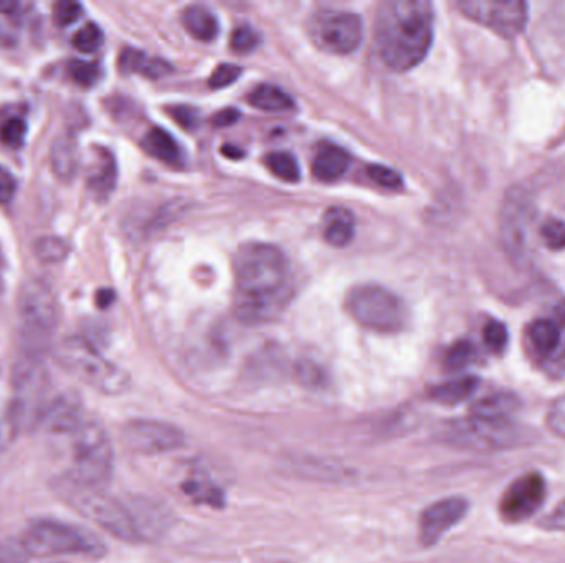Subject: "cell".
Listing matches in <instances>:
<instances>
[{
  "label": "cell",
  "instance_id": "cell-1",
  "mask_svg": "<svg viewBox=\"0 0 565 563\" xmlns=\"http://www.w3.org/2000/svg\"><path fill=\"white\" fill-rule=\"evenodd\" d=\"M235 314L247 324L270 322L293 296L291 266L283 251L268 243H247L233 258Z\"/></svg>",
  "mask_w": 565,
  "mask_h": 563
},
{
  "label": "cell",
  "instance_id": "cell-2",
  "mask_svg": "<svg viewBox=\"0 0 565 563\" xmlns=\"http://www.w3.org/2000/svg\"><path fill=\"white\" fill-rule=\"evenodd\" d=\"M433 7L425 0H389L376 17V50L390 70L409 71L427 57L433 42Z\"/></svg>",
  "mask_w": 565,
  "mask_h": 563
},
{
  "label": "cell",
  "instance_id": "cell-3",
  "mask_svg": "<svg viewBox=\"0 0 565 563\" xmlns=\"http://www.w3.org/2000/svg\"><path fill=\"white\" fill-rule=\"evenodd\" d=\"M52 488L68 506H72L76 512H80L81 516L98 524L101 529L110 532L116 539L133 544L143 539L133 511H129L124 504L103 493V489L78 483L68 474L53 479Z\"/></svg>",
  "mask_w": 565,
  "mask_h": 563
},
{
  "label": "cell",
  "instance_id": "cell-4",
  "mask_svg": "<svg viewBox=\"0 0 565 563\" xmlns=\"http://www.w3.org/2000/svg\"><path fill=\"white\" fill-rule=\"evenodd\" d=\"M72 469L67 473L78 483L101 488L110 481L114 468L113 445L100 423L86 417L68 435Z\"/></svg>",
  "mask_w": 565,
  "mask_h": 563
},
{
  "label": "cell",
  "instance_id": "cell-5",
  "mask_svg": "<svg viewBox=\"0 0 565 563\" xmlns=\"http://www.w3.org/2000/svg\"><path fill=\"white\" fill-rule=\"evenodd\" d=\"M20 540L30 557L83 555L91 559H100L106 554V545L98 535L75 524L52 521V519H43L30 524Z\"/></svg>",
  "mask_w": 565,
  "mask_h": 563
},
{
  "label": "cell",
  "instance_id": "cell-6",
  "mask_svg": "<svg viewBox=\"0 0 565 563\" xmlns=\"http://www.w3.org/2000/svg\"><path fill=\"white\" fill-rule=\"evenodd\" d=\"M442 438L461 450L491 453L524 445L528 441V431L509 420L468 417L445 425Z\"/></svg>",
  "mask_w": 565,
  "mask_h": 563
},
{
  "label": "cell",
  "instance_id": "cell-7",
  "mask_svg": "<svg viewBox=\"0 0 565 563\" xmlns=\"http://www.w3.org/2000/svg\"><path fill=\"white\" fill-rule=\"evenodd\" d=\"M57 359L75 375L76 379L96 388L98 392L116 395L123 393L129 385L126 372L101 357L88 342L80 337H68L58 346Z\"/></svg>",
  "mask_w": 565,
  "mask_h": 563
},
{
  "label": "cell",
  "instance_id": "cell-8",
  "mask_svg": "<svg viewBox=\"0 0 565 563\" xmlns=\"http://www.w3.org/2000/svg\"><path fill=\"white\" fill-rule=\"evenodd\" d=\"M346 308L361 326L382 334L404 329L409 319L404 303L379 284H361L347 294Z\"/></svg>",
  "mask_w": 565,
  "mask_h": 563
},
{
  "label": "cell",
  "instance_id": "cell-9",
  "mask_svg": "<svg viewBox=\"0 0 565 563\" xmlns=\"http://www.w3.org/2000/svg\"><path fill=\"white\" fill-rule=\"evenodd\" d=\"M311 42L329 55H349L356 52L364 37L362 22L346 10H318L309 19Z\"/></svg>",
  "mask_w": 565,
  "mask_h": 563
},
{
  "label": "cell",
  "instance_id": "cell-10",
  "mask_svg": "<svg viewBox=\"0 0 565 563\" xmlns=\"http://www.w3.org/2000/svg\"><path fill=\"white\" fill-rule=\"evenodd\" d=\"M461 14L485 25L503 38H514L528 24V4L521 0H465L458 4Z\"/></svg>",
  "mask_w": 565,
  "mask_h": 563
},
{
  "label": "cell",
  "instance_id": "cell-11",
  "mask_svg": "<svg viewBox=\"0 0 565 563\" xmlns=\"http://www.w3.org/2000/svg\"><path fill=\"white\" fill-rule=\"evenodd\" d=\"M546 481L532 471L514 479L499 501V516L508 524H519L536 514L546 499Z\"/></svg>",
  "mask_w": 565,
  "mask_h": 563
},
{
  "label": "cell",
  "instance_id": "cell-12",
  "mask_svg": "<svg viewBox=\"0 0 565 563\" xmlns=\"http://www.w3.org/2000/svg\"><path fill=\"white\" fill-rule=\"evenodd\" d=\"M124 440L136 453L156 455L182 446L184 435L179 428L169 423L133 420L124 428Z\"/></svg>",
  "mask_w": 565,
  "mask_h": 563
},
{
  "label": "cell",
  "instance_id": "cell-13",
  "mask_svg": "<svg viewBox=\"0 0 565 563\" xmlns=\"http://www.w3.org/2000/svg\"><path fill=\"white\" fill-rule=\"evenodd\" d=\"M20 317L27 331L47 334L58 321L57 299L52 289L40 281H30L20 291Z\"/></svg>",
  "mask_w": 565,
  "mask_h": 563
},
{
  "label": "cell",
  "instance_id": "cell-14",
  "mask_svg": "<svg viewBox=\"0 0 565 563\" xmlns=\"http://www.w3.org/2000/svg\"><path fill=\"white\" fill-rule=\"evenodd\" d=\"M470 506L463 497H447L442 501L435 502L428 506L420 516V544L423 547H432L447 534L448 530L463 521Z\"/></svg>",
  "mask_w": 565,
  "mask_h": 563
},
{
  "label": "cell",
  "instance_id": "cell-15",
  "mask_svg": "<svg viewBox=\"0 0 565 563\" xmlns=\"http://www.w3.org/2000/svg\"><path fill=\"white\" fill-rule=\"evenodd\" d=\"M85 418L80 398L67 393L47 405L40 422L50 435L68 436Z\"/></svg>",
  "mask_w": 565,
  "mask_h": 563
},
{
  "label": "cell",
  "instance_id": "cell-16",
  "mask_svg": "<svg viewBox=\"0 0 565 563\" xmlns=\"http://www.w3.org/2000/svg\"><path fill=\"white\" fill-rule=\"evenodd\" d=\"M519 197L514 192V197H508L503 209V233L506 242L514 251H521L524 247V233L529 227V202Z\"/></svg>",
  "mask_w": 565,
  "mask_h": 563
},
{
  "label": "cell",
  "instance_id": "cell-17",
  "mask_svg": "<svg viewBox=\"0 0 565 563\" xmlns=\"http://www.w3.org/2000/svg\"><path fill=\"white\" fill-rule=\"evenodd\" d=\"M143 147L148 154L156 157L157 161L164 162L167 166L179 169L186 162V156H184V151L179 146V142L164 129L152 128L151 131H148L143 139Z\"/></svg>",
  "mask_w": 565,
  "mask_h": 563
},
{
  "label": "cell",
  "instance_id": "cell-18",
  "mask_svg": "<svg viewBox=\"0 0 565 563\" xmlns=\"http://www.w3.org/2000/svg\"><path fill=\"white\" fill-rule=\"evenodd\" d=\"M351 157L342 147L323 146L314 156L313 176L321 182H336L346 174Z\"/></svg>",
  "mask_w": 565,
  "mask_h": 563
},
{
  "label": "cell",
  "instance_id": "cell-19",
  "mask_svg": "<svg viewBox=\"0 0 565 563\" xmlns=\"http://www.w3.org/2000/svg\"><path fill=\"white\" fill-rule=\"evenodd\" d=\"M119 68L124 73H139V75L159 80L162 76H167L172 71L171 65L162 58L148 57L146 53L126 48L119 57Z\"/></svg>",
  "mask_w": 565,
  "mask_h": 563
},
{
  "label": "cell",
  "instance_id": "cell-20",
  "mask_svg": "<svg viewBox=\"0 0 565 563\" xmlns=\"http://www.w3.org/2000/svg\"><path fill=\"white\" fill-rule=\"evenodd\" d=\"M529 342L542 362L556 354L562 346L561 329L552 319H536L528 329Z\"/></svg>",
  "mask_w": 565,
  "mask_h": 563
},
{
  "label": "cell",
  "instance_id": "cell-21",
  "mask_svg": "<svg viewBox=\"0 0 565 563\" xmlns=\"http://www.w3.org/2000/svg\"><path fill=\"white\" fill-rule=\"evenodd\" d=\"M519 408H521V400L514 393H493L490 397L481 398L471 407V417L483 418V420H509Z\"/></svg>",
  "mask_w": 565,
  "mask_h": 563
},
{
  "label": "cell",
  "instance_id": "cell-22",
  "mask_svg": "<svg viewBox=\"0 0 565 563\" xmlns=\"http://www.w3.org/2000/svg\"><path fill=\"white\" fill-rule=\"evenodd\" d=\"M182 24L195 40L212 42L219 35V20L204 5H190L182 12Z\"/></svg>",
  "mask_w": 565,
  "mask_h": 563
},
{
  "label": "cell",
  "instance_id": "cell-23",
  "mask_svg": "<svg viewBox=\"0 0 565 563\" xmlns=\"http://www.w3.org/2000/svg\"><path fill=\"white\" fill-rule=\"evenodd\" d=\"M95 159V166L91 167L90 176H88V187L96 197L105 199L113 192L114 184H116V162H114L113 154L101 147L96 149Z\"/></svg>",
  "mask_w": 565,
  "mask_h": 563
},
{
  "label": "cell",
  "instance_id": "cell-24",
  "mask_svg": "<svg viewBox=\"0 0 565 563\" xmlns=\"http://www.w3.org/2000/svg\"><path fill=\"white\" fill-rule=\"evenodd\" d=\"M356 230V220L351 210L334 207L324 217V240L333 247H346Z\"/></svg>",
  "mask_w": 565,
  "mask_h": 563
},
{
  "label": "cell",
  "instance_id": "cell-25",
  "mask_svg": "<svg viewBox=\"0 0 565 563\" xmlns=\"http://www.w3.org/2000/svg\"><path fill=\"white\" fill-rule=\"evenodd\" d=\"M478 385H480V380L468 375V377L450 380V382L433 387L430 390V398L443 405H456V403L468 400L476 392Z\"/></svg>",
  "mask_w": 565,
  "mask_h": 563
},
{
  "label": "cell",
  "instance_id": "cell-26",
  "mask_svg": "<svg viewBox=\"0 0 565 563\" xmlns=\"http://www.w3.org/2000/svg\"><path fill=\"white\" fill-rule=\"evenodd\" d=\"M248 103L253 108L263 109V111H290L295 108V101L286 91L281 90L275 85H260L248 96Z\"/></svg>",
  "mask_w": 565,
  "mask_h": 563
},
{
  "label": "cell",
  "instance_id": "cell-27",
  "mask_svg": "<svg viewBox=\"0 0 565 563\" xmlns=\"http://www.w3.org/2000/svg\"><path fill=\"white\" fill-rule=\"evenodd\" d=\"M265 164L273 176L285 182H298L300 180V166L290 152H271L265 157Z\"/></svg>",
  "mask_w": 565,
  "mask_h": 563
},
{
  "label": "cell",
  "instance_id": "cell-28",
  "mask_svg": "<svg viewBox=\"0 0 565 563\" xmlns=\"http://www.w3.org/2000/svg\"><path fill=\"white\" fill-rule=\"evenodd\" d=\"M76 167L75 144L72 139L63 138L53 147V169L63 179L73 176Z\"/></svg>",
  "mask_w": 565,
  "mask_h": 563
},
{
  "label": "cell",
  "instance_id": "cell-29",
  "mask_svg": "<svg viewBox=\"0 0 565 563\" xmlns=\"http://www.w3.org/2000/svg\"><path fill=\"white\" fill-rule=\"evenodd\" d=\"M483 341L493 354H503L509 342L508 327L504 322L491 319L483 329Z\"/></svg>",
  "mask_w": 565,
  "mask_h": 563
},
{
  "label": "cell",
  "instance_id": "cell-30",
  "mask_svg": "<svg viewBox=\"0 0 565 563\" xmlns=\"http://www.w3.org/2000/svg\"><path fill=\"white\" fill-rule=\"evenodd\" d=\"M541 238L549 250L561 251L565 248V222L561 218L551 217L541 225Z\"/></svg>",
  "mask_w": 565,
  "mask_h": 563
},
{
  "label": "cell",
  "instance_id": "cell-31",
  "mask_svg": "<svg viewBox=\"0 0 565 563\" xmlns=\"http://www.w3.org/2000/svg\"><path fill=\"white\" fill-rule=\"evenodd\" d=\"M476 357V347L470 341H458L448 349L445 364L450 370L465 369Z\"/></svg>",
  "mask_w": 565,
  "mask_h": 563
},
{
  "label": "cell",
  "instance_id": "cell-32",
  "mask_svg": "<svg viewBox=\"0 0 565 563\" xmlns=\"http://www.w3.org/2000/svg\"><path fill=\"white\" fill-rule=\"evenodd\" d=\"M35 251L42 261L57 263L62 261L68 253V245L58 237H43L35 243Z\"/></svg>",
  "mask_w": 565,
  "mask_h": 563
},
{
  "label": "cell",
  "instance_id": "cell-33",
  "mask_svg": "<svg viewBox=\"0 0 565 563\" xmlns=\"http://www.w3.org/2000/svg\"><path fill=\"white\" fill-rule=\"evenodd\" d=\"M103 45V32L96 24H86L73 37V47L83 53H93Z\"/></svg>",
  "mask_w": 565,
  "mask_h": 563
},
{
  "label": "cell",
  "instance_id": "cell-34",
  "mask_svg": "<svg viewBox=\"0 0 565 563\" xmlns=\"http://www.w3.org/2000/svg\"><path fill=\"white\" fill-rule=\"evenodd\" d=\"M260 34L257 30L252 29L250 25H240L238 29L233 30L232 38H230V48L235 53H252L255 48L260 45Z\"/></svg>",
  "mask_w": 565,
  "mask_h": 563
},
{
  "label": "cell",
  "instance_id": "cell-35",
  "mask_svg": "<svg viewBox=\"0 0 565 563\" xmlns=\"http://www.w3.org/2000/svg\"><path fill=\"white\" fill-rule=\"evenodd\" d=\"M367 176L374 184L385 187V189L399 190L404 184L399 172L389 169V167L379 166V164H372V166L367 167Z\"/></svg>",
  "mask_w": 565,
  "mask_h": 563
},
{
  "label": "cell",
  "instance_id": "cell-36",
  "mask_svg": "<svg viewBox=\"0 0 565 563\" xmlns=\"http://www.w3.org/2000/svg\"><path fill=\"white\" fill-rule=\"evenodd\" d=\"M25 133H27V124L24 119L9 118L0 126V139L9 147H20L24 144Z\"/></svg>",
  "mask_w": 565,
  "mask_h": 563
},
{
  "label": "cell",
  "instance_id": "cell-37",
  "mask_svg": "<svg viewBox=\"0 0 565 563\" xmlns=\"http://www.w3.org/2000/svg\"><path fill=\"white\" fill-rule=\"evenodd\" d=\"M68 71H70L73 80L81 86L95 85L98 78H100V67H98V63L72 60L70 65H68Z\"/></svg>",
  "mask_w": 565,
  "mask_h": 563
},
{
  "label": "cell",
  "instance_id": "cell-38",
  "mask_svg": "<svg viewBox=\"0 0 565 563\" xmlns=\"http://www.w3.org/2000/svg\"><path fill=\"white\" fill-rule=\"evenodd\" d=\"M30 554L22 540H5L0 544V563H29Z\"/></svg>",
  "mask_w": 565,
  "mask_h": 563
},
{
  "label": "cell",
  "instance_id": "cell-39",
  "mask_svg": "<svg viewBox=\"0 0 565 563\" xmlns=\"http://www.w3.org/2000/svg\"><path fill=\"white\" fill-rule=\"evenodd\" d=\"M240 75H242V68L232 65V63H222L210 76L209 86L214 88V90H220V88H225V86L235 83Z\"/></svg>",
  "mask_w": 565,
  "mask_h": 563
},
{
  "label": "cell",
  "instance_id": "cell-40",
  "mask_svg": "<svg viewBox=\"0 0 565 563\" xmlns=\"http://www.w3.org/2000/svg\"><path fill=\"white\" fill-rule=\"evenodd\" d=\"M547 426L554 435L565 440V395L557 398L547 412Z\"/></svg>",
  "mask_w": 565,
  "mask_h": 563
},
{
  "label": "cell",
  "instance_id": "cell-41",
  "mask_svg": "<svg viewBox=\"0 0 565 563\" xmlns=\"http://www.w3.org/2000/svg\"><path fill=\"white\" fill-rule=\"evenodd\" d=\"M169 114L176 123L181 124L182 128L194 129L199 124V113L190 106H174L169 109Z\"/></svg>",
  "mask_w": 565,
  "mask_h": 563
},
{
  "label": "cell",
  "instance_id": "cell-42",
  "mask_svg": "<svg viewBox=\"0 0 565 563\" xmlns=\"http://www.w3.org/2000/svg\"><path fill=\"white\" fill-rule=\"evenodd\" d=\"M83 7L76 2H62L55 7V19L60 25H70L80 19Z\"/></svg>",
  "mask_w": 565,
  "mask_h": 563
},
{
  "label": "cell",
  "instance_id": "cell-43",
  "mask_svg": "<svg viewBox=\"0 0 565 563\" xmlns=\"http://www.w3.org/2000/svg\"><path fill=\"white\" fill-rule=\"evenodd\" d=\"M187 493L190 496L199 497L200 501L212 502V504H215L220 497L217 489L210 488V484H204L202 481H190L187 484Z\"/></svg>",
  "mask_w": 565,
  "mask_h": 563
},
{
  "label": "cell",
  "instance_id": "cell-44",
  "mask_svg": "<svg viewBox=\"0 0 565 563\" xmlns=\"http://www.w3.org/2000/svg\"><path fill=\"white\" fill-rule=\"evenodd\" d=\"M17 190V182L14 176L10 174L9 169L0 166V204H7L15 195Z\"/></svg>",
  "mask_w": 565,
  "mask_h": 563
},
{
  "label": "cell",
  "instance_id": "cell-45",
  "mask_svg": "<svg viewBox=\"0 0 565 563\" xmlns=\"http://www.w3.org/2000/svg\"><path fill=\"white\" fill-rule=\"evenodd\" d=\"M542 527L549 530H565V499L557 504L549 516L542 519Z\"/></svg>",
  "mask_w": 565,
  "mask_h": 563
},
{
  "label": "cell",
  "instance_id": "cell-46",
  "mask_svg": "<svg viewBox=\"0 0 565 563\" xmlns=\"http://www.w3.org/2000/svg\"><path fill=\"white\" fill-rule=\"evenodd\" d=\"M544 364V369L549 374L554 375V377H561L565 374V347L561 346V349L556 352V354L549 357V359L542 362Z\"/></svg>",
  "mask_w": 565,
  "mask_h": 563
},
{
  "label": "cell",
  "instance_id": "cell-47",
  "mask_svg": "<svg viewBox=\"0 0 565 563\" xmlns=\"http://www.w3.org/2000/svg\"><path fill=\"white\" fill-rule=\"evenodd\" d=\"M238 119H240V113H238L237 109L227 108L215 114L212 123L215 126H219V128H225V126L237 123Z\"/></svg>",
  "mask_w": 565,
  "mask_h": 563
},
{
  "label": "cell",
  "instance_id": "cell-48",
  "mask_svg": "<svg viewBox=\"0 0 565 563\" xmlns=\"http://www.w3.org/2000/svg\"><path fill=\"white\" fill-rule=\"evenodd\" d=\"M114 293L111 289H101L98 296H96V303L100 308H108L113 303Z\"/></svg>",
  "mask_w": 565,
  "mask_h": 563
},
{
  "label": "cell",
  "instance_id": "cell-49",
  "mask_svg": "<svg viewBox=\"0 0 565 563\" xmlns=\"http://www.w3.org/2000/svg\"><path fill=\"white\" fill-rule=\"evenodd\" d=\"M222 152H224L225 156L230 157V159H240V157L243 156V151H240L238 147L228 146V144L222 149Z\"/></svg>",
  "mask_w": 565,
  "mask_h": 563
}]
</instances>
